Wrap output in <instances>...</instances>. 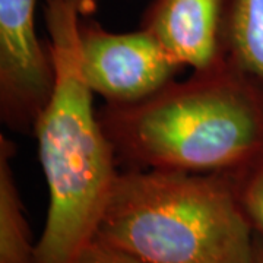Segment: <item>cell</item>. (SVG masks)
<instances>
[{
	"label": "cell",
	"mask_w": 263,
	"mask_h": 263,
	"mask_svg": "<svg viewBox=\"0 0 263 263\" xmlns=\"http://www.w3.org/2000/svg\"><path fill=\"white\" fill-rule=\"evenodd\" d=\"M97 113L129 168L237 176L263 155V85L228 63Z\"/></svg>",
	"instance_id": "1"
},
{
	"label": "cell",
	"mask_w": 263,
	"mask_h": 263,
	"mask_svg": "<svg viewBox=\"0 0 263 263\" xmlns=\"http://www.w3.org/2000/svg\"><path fill=\"white\" fill-rule=\"evenodd\" d=\"M46 3L57 82L34 132L48 187L47 221L35 245V263H72L95 238L119 171L94 94L81 72V15L59 0Z\"/></svg>",
	"instance_id": "2"
},
{
	"label": "cell",
	"mask_w": 263,
	"mask_h": 263,
	"mask_svg": "<svg viewBox=\"0 0 263 263\" xmlns=\"http://www.w3.org/2000/svg\"><path fill=\"white\" fill-rule=\"evenodd\" d=\"M95 237L145 263H252L254 250L226 174L119 171Z\"/></svg>",
	"instance_id": "3"
},
{
	"label": "cell",
	"mask_w": 263,
	"mask_h": 263,
	"mask_svg": "<svg viewBox=\"0 0 263 263\" xmlns=\"http://www.w3.org/2000/svg\"><path fill=\"white\" fill-rule=\"evenodd\" d=\"M79 63L84 81L105 104L124 105L149 98L176 81L184 66L149 31L111 32L81 16Z\"/></svg>",
	"instance_id": "4"
},
{
	"label": "cell",
	"mask_w": 263,
	"mask_h": 263,
	"mask_svg": "<svg viewBox=\"0 0 263 263\" xmlns=\"http://www.w3.org/2000/svg\"><path fill=\"white\" fill-rule=\"evenodd\" d=\"M37 0H0V120L28 135L56 89V63L35 31Z\"/></svg>",
	"instance_id": "5"
},
{
	"label": "cell",
	"mask_w": 263,
	"mask_h": 263,
	"mask_svg": "<svg viewBox=\"0 0 263 263\" xmlns=\"http://www.w3.org/2000/svg\"><path fill=\"white\" fill-rule=\"evenodd\" d=\"M230 6L231 0H152L141 28L184 67L208 72L227 65Z\"/></svg>",
	"instance_id": "6"
},
{
	"label": "cell",
	"mask_w": 263,
	"mask_h": 263,
	"mask_svg": "<svg viewBox=\"0 0 263 263\" xmlns=\"http://www.w3.org/2000/svg\"><path fill=\"white\" fill-rule=\"evenodd\" d=\"M13 142L0 135V263H35L28 222L12 170Z\"/></svg>",
	"instance_id": "7"
},
{
	"label": "cell",
	"mask_w": 263,
	"mask_h": 263,
	"mask_svg": "<svg viewBox=\"0 0 263 263\" xmlns=\"http://www.w3.org/2000/svg\"><path fill=\"white\" fill-rule=\"evenodd\" d=\"M227 63L263 85V0H231Z\"/></svg>",
	"instance_id": "8"
},
{
	"label": "cell",
	"mask_w": 263,
	"mask_h": 263,
	"mask_svg": "<svg viewBox=\"0 0 263 263\" xmlns=\"http://www.w3.org/2000/svg\"><path fill=\"white\" fill-rule=\"evenodd\" d=\"M234 179L237 197L253 233L263 240V155Z\"/></svg>",
	"instance_id": "9"
},
{
	"label": "cell",
	"mask_w": 263,
	"mask_h": 263,
	"mask_svg": "<svg viewBox=\"0 0 263 263\" xmlns=\"http://www.w3.org/2000/svg\"><path fill=\"white\" fill-rule=\"evenodd\" d=\"M72 263H145L130 253L120 250L114 246L92 238L84 249L76 254Z\"/></svg>",
	"instance_id": "10"
},
{
	"label": "cell",
	"mask_w": 263,
	"mask_h": 263,
	"mask_svg": "<svg viewBox=\"0 0 263 263\" xmlns=\"http://www.w3.org/2000/svg\"><path fill=\"white\" fill-rule=\"evenodd\" d=\"M59 2H62L67 6H70L72 9H75L81 16H88L97 9L100 0H59Z\"/></svg>",
	"instance_id": "11"
},
{
	"label": "cell",
	"mask_w": 263,
	"mask_h": 263,
	"mask_svg": "<svg viewBox=\"0 0 263 263\" xmlns=\"http://www.w3.org/2000/svg\"><path fill=\"white\" fill-rule=\"evenodd\" d=\"M252 263H263V240L254 234V250Z\"/></svg>",
	"instance_id": "12"
}]
</instances>
